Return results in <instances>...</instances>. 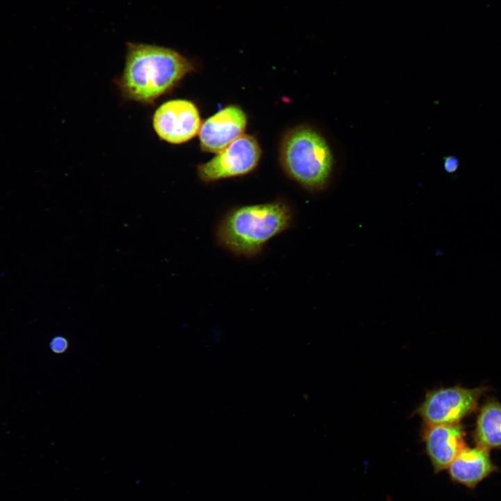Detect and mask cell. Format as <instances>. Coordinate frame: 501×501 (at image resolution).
I'll return each mask as SVG.
<instances>
[{"label": "cell", "mask_w": 501, "mask_h": 501, "mask_svg": "<svg viewBox=\"0 0 501 501\" xmlns=\"http://www.w3.org/2000/svg\"><path fill=\"white\" fill-rule=\"evenodd\" d=\"M69 347L67 339L63 336H55L49 342L50 349L55 353H63L65 352Z\"/></svg>", "instance_id": "obj_11"}, {"label": "cell", "mask_w": 501, "mask_h": 501, "mask_svg": "<svg viewBox=\"0 0 501 501\" xmlns=\"http://www.w3.org/2000/svg\"><path fill=\"white\" fill-rule=\"evenodd\" d=\"M261 157V148L255 138L243 134L209 161L198 166V175L205 182L240 177L252 172Z\"/></svg>", "instance_id": "obj_5"}, {"label": "cell", "mask_w": 501, "mask_h": 501, "mask_svg": "<svg viewBox=\"0 0 501 501\" xmlns=\"http://www.w3.org/2000/svg\"><path fill=\"white\" fill-rule=\"evenodd\" d=\"M201 120L192 102L176 99L164 102L154 111L152 126L159 138L171 144H181L198 134Z\"/></svg>", "instance_id": "obj_6"}, {"label": "cell", "mask_w": 501, "mask_h": 501, "mask_svg": "<svg viewBox=\"0 0 501 501\" xmlns=\"http://www.w3.org/2000/svg\"><path fill=\"white\" fill-rule=\"evenodd\" d=\"M484 388L461 386L442 388L429 391L417 409L425 424L459 423L475 411Z\"/></svg>", "instance_id": "obj_4"}, {"label": "cell", "mask_w": 501, "mask_h": 501, "mask_svg": "<svg viewBox=\"0 0 501 501\" xmlns=\"http://www.w3.org/2000/svg\"><path fill=\"white\" fill-rule=\"evenodd\" d=\"M280 155L285 173L305 189L318 191L326 186L333 159L326 141L315 130L305 126L289 130Z\"/></svg>", "instance_id": "obj_3"}, {"label": "cell", "mask_w": 501, "mask_h": 501, "mask_svg": "<svg viewBox=\"0 0 501 501\" xmlns=\"http://www.w3.org/2000/svg\"><path fill=\"white\" fill-rule=\"evenodd\" d=\"M465 433L459 424H425L422 439L436 473L447 469L465 448Z\"/></svg>", "instance_id": "obj_8"}, {"label": "cell", "mask_w": 501, "mask_h": 501, "mask_svg": "<svg viewBox=\"0 0 501 501\" xmlns=\"http://www.w3.org/2000/svg\"><path fill=\"white\" fill-rule=\"evenodd\" d=\"M247 116L237 105H229L202 122L200 146L205 152L218 153L244 134Z\"/></svg>", "instance_id": "obj_7"}, {"label": "cell", "mask_w": 501, "mask_h": 501, "mask_svg": "<svg viewBox=\"0 0 501 501\" xmlns=\"http://www.w3.org/2000/svg\"><path fill=\"white\" fill-rule=\"evenodd\" d=\"M193 70L192 61L175 49L128 42L124 70L117 84L126 99L152 104Z\"/></svg>", "instance_id": "obj_1"}, {"label": "cell", "mask_w": 501, "mask_h": 501, "mask_svg": "<svg viewBox=\"0 0 501 501\" xmlns=\"http://www.w3.org/2000/svg\"><path fill=\"white\" fill-rule=\"evenodd\" d=\"M478 446L487 450L501 448V404L489 401L481 408L474 433Z\"/></svg>", "instance_id": "obj_10"}, {"label": "cell", "mask_w": 501, "mask_h": 501, "mask_svg": "<svg viewBox=\"0 0 501 501\" xmlns=\"http://www.w3.org/2000/svg\"><path fill=\"white\" fill-rule=\"evenodd\" d=\"M451 479L455 483L474 488L482 480L498 470L489 450L477 445L465 447L448 467Z\"/></svg>", "instance_id": "obj_9"}, {"label": "cell", "mask_w": 501, "mask_h": 501, "mask_svg": "<svg viewBox=\"0 0 501 501\" xmlns=\"http://www.w3.org/2000/svg\"><path fill=\"white\" fill-rule=\"evenodd\" d=\"M459 166V159L454 156H448L445 157L444 161L445 170L450 173H454Z\"/></svg>", "instance_id": "obj_12"}, {"label": "cell", "mask_w": 501, "mask_h": 501, "mask_svg": "<svg viewBox=\"0 0 501 501\" xmlns=\"http://www.w3.org/2000/svg\"><path fill=\"white\" fill-rule=\"evenodd\" d=\"M293 221V209L283 200L237 206L219 220L216 239L229 253L251 258L260 255L272 239L287 230Z\"/></svg>", "instance_id": "obj_2"}]
</instances>
